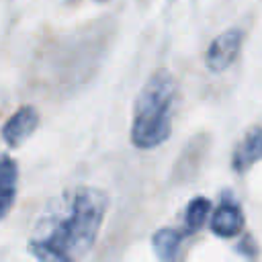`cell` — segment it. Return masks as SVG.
<instances>
[{
	"mask_svg": "<svg viewBox=\"0 0 262 262\" xmlns=\"http://www.w3.org/2000/svg\"><path fill=\"white\" fill-rule=\"evenodd\" d=\"M209 211H211V201L207 196H194L188 207H186V213H184V237L199 231L205 223V219L209 217Z\"/></svg>",
	"mask_w": 262,
	"mask_h": 262,
	"instance_id": "9",
	"label": "cell"
},
{
	"mask_svg": "<svg viewBox=\"0 0 262 262\" xmlns=\"http://www.w3.org/2000/svg\"><path fill=\"white\" fill-rule=\"evenodd\" d=\"M108 209L94 186H76L53 199L39 215L27 250L35 262H82L92 250Z\"/></svg>",
	"mask_w": 262,
	"mask_h": 262,
	"instance_id": "1",
	"label": "cell"
},
{
	"mask_svg": "<svg viewBox=\"0 0 262 262\" xmlns=\"http://www.w3.org/2000/svg\"><path fill=\"white\" fill-rule=\"evenodd\" d=\"M39 127V111L31 104L18 106L2 127V139L8 147L23 145Z\"/></svg>",
	"mask_w": 262,
	"mask_h": 262,
	"instance_id": "5",
	"label": "cell"
},
{
	"mask_svg": "<svg viewBox=\"0 0 262 262\" xmlns=\"http://www.w3.org/2000/svg\"><path fill=\"white\" fill-rule=\"evenodd\" d=\"M244 211L237 205V201L231 194H223L221 203L215 207L213 215H211V231L219 237H235L244 231Z\"/></svg>",
	"mask_w": 262,
	"mask_h": 262,
	"instance_id": "4",
	"label": "cell"
},
{
	"mask_svg": "<svg viewBox=\"0 0 262 262\" xmlns=\"http://www.w3.org/2000/svg\"><path fill=\"white\" fill-rule=\"evenodd\" d=\"M244 43V31L242 29H227L221 35H217L205 53V63L211 72H225L239 55Z\"/></svg>",
	"mask_w": 262,
	"mask_h": 262,
	"instance_id": "3",
	"label": "cell"
},
{
	"mask_svg": "<svg viewBox=\"0 0 262 262\" xmlns=\"http://www.w3.org/2000/svg\"><path fill=\"white\" fill-rule=\"evenodd\" d=\"M184 239V233L176 227H162L154 233L151 246L160 258V262H176L180 244Z\"/></svg>",
	"mask_w": 262,
	"mask_h": 262,
	"instance_id": "8",
	"label": "cell"
},
{
	"mask_svg": "<svg viewBox=\"0 0 262 262\" xmlns=\"http://www.w3.org/2000/svg\"><path fill=\"white\" fill-rule=\"evenodd\" d=\"M178 84L170 70H156L141 86L133 104L131 143L137 149H154L172 133Z\"/></svg>",
	"mask_w": 262,
	"mask_h": 262,
	"instance_id": "2",
	"label": "cell"
},
{
	"mask_svg": "<svg viewBox=\"0 0 262 262\" xmlns=\"http://www.w3.org/2000/svg\"><path fill=\"white\" fill-rule=\"evenodd\" d=\"M18 186V166L8 154H0V221L14 205Z\"/></svg>",
	"mask_w": 262,
	"mask_h": 262,
	"instance_id": "7",
	"label": "cell"
},
{
	"mask_svg": "<svg viewBox=\"0 0 262 262\" xmlns=\"http://www.w3.org/2000/svg\"><path fill=\"white\" fill-rule=\"evenodd\" d=\"M260 160H262V127H252L235 145L231 156V168L237 174H244Z\"/></svg>",
	"mask_w": 262,
	"mask_h": 262,
	"instance_id": "6",
	"label": "cell"
},
{
	"mask_svg": "<svg viewBox=\"0 0 262 262\" xmlns=\"http://www.w3.org/2000/svg\"><path fill=\"white\" fill-rule=\"evenodd\" d=\"M94 2H108V0H94Z\"/></svg>",
	"mask_w": 262,
	"mask_h": 262,
	"instance_id": "10",
	"label": "cell"
}]
</instances>
